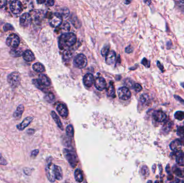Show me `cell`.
Instances as JSON below:
<instances>
[{"label":"cell","instance_id":"cell-52","mask_svg":"<svg viewBox=\"0 0 184 183\" xmlns=\"http://www.w3.org/2000/svg\"><path fill=\"white\" fill-rule=\"evenodd\" d=\"M132 51H133V48L131 46H128L125 49V52L127 53H130L132 52Z\"/></svg>","mask_w":184,"mask_h":183},{"label":"cell","instance_id":"cell-22","mask_svg":"<svg viewBox=\"0 0 184 183\" xmlns=\"http://www.w3.org/2000/svg\"><path fill=\"white\" fill-rule=\"evenodd\" d=\"M51 116H52V117L54 121H55L56 124L58 126V127L60 129H61L62 130H63V124H62V123L61 120H60V119L59 117L58 116V115L56 114V112L54 111L51 112Z\"/></svg>","mask_w":184,"mask_h":183},{"label":"cell","instance_id":"cell-27","mask_svg":"<svg viewBox=\"0 0 184 183\" xmlns=\"http://www.w3.org/2000/svg\"><path fill=\"white\" fill-rule=\"evenodd\" d=\"M107 95L109 97H115V88H114V86L113 84L112 83H110L109 85L108 88L107 90Z\"/></svg>","mask_w":184,"mask_h":183},{"label":"cell","instance_id":"cell-14","mask_svg":"<svg viewBox=\"0 0 184 183\" xmlns=\"http://www.w3.org/2000/svg\"><path fill=\"white\" fill-rule=\"evenodd\" d=\"M33 117H28L23 120L20 124L17 125L16 127L20 131H23L26 127H28L30 124L33 120Z\"/></svg>","mask_w":184,"mask_h":183},{"label":"cell","instance_id":"cell-11","mask_svg":"<svg viewBox=\"0 0 184 183\" xmlns=\"http://www.w3.org/2000/svg\"><path fill=\"white\" fill-rule=\"evenodd\" d=\"M56 110L59 115H61L62 117L65 118L68 116L69 111L65 105L62 103L58 104L56 106Z\"/></svg>","mask_w":184,"mask_h":183},{"label":"cell","instance_id":"cell-35","mask_svg":"<svg viewBox=\"0 0 184 183\" xmlns=\"http://www.w3.org/2000/svg\"><path fill=\"white\" fill-rule=\"evenodd\" d=\"M59 13L62 16L66 18L69 16V11L67 8H63L61 10V13Z\"/></svg>","mask_w":184,"mask_h":183},{"label":"cell","instance_id":"cell-15","mask_svg":"<svg viewBox=\"0 0 184 183\" xmlns=\"http://www.w3.org/2000/svg\"><path fill=\"white\" fill-rule=\"evenodd\" d=\"M37 80L40 84L42 85L44 87H49L50 85H51V82L49 79L44 74H40Z\"/></svg>","mask_w":184,"mask_h":183},{"label":"cell","instance_id":"cell-50","mask_svg":"<svg viewBox=\"0 0 184 183\" xmlns=\"http://www.w3.org/2000/svg\"><path fill=\"white\" fill-rule=\"evenodd\" d=\"M38 154H39V150H38V149L33 150L31 153V156L33 157H36Z\"/></svg>","mask_w":184,"mask_h":183},{"label":"cell","instance_id":"cell-12","mask_svg":"<svg viewBox=\"0 0 184 183\" xmlns=\"http://www.w3.org/2000/svg\"><path fill=\"white\" fill-rule=\"evenodd\" d=\"M152 117L155 121L159 122L164 121L167 118L166 115L161 111H156L153 113Z\"/></svg>","mask_w":184,"mask_h":183},{"label":"cell","instance_id":"cell-3","mask_svg":"<svg viewBox=\"0 0 184 183\" xmlns=\"http://www.w3.org/2000/svg\"><path fill=\"white\" fill-rule=\"evenodd\" d=\"M7 80L11 87L13 88H17L19 86L21 83L20 74L18 72H13L8 75Z\"/></svg>","mask_w":184,"mask_h":183},{"label":"cell","instance_id":"cell-41","mask_svg":"<svg viewBox=\"0 0 184 183\" xmlns=\"http://www.w3.org/2000/svg\"><path fill=\"white\" fill-rule=\"evenodd\" d=\"M72 23L73 25L76 27V28H78L80 26V25H79V20L77 19V18L76 17H73V19L72 20Z\"/></svg>","mask_w":184,"mask_h":183},{"label":"cell","instance_id":"cell-45","mask_svg":"<svg viewBox=\"0 0 184 183\" xmlns=\"http://www.w3.org/2000/svg\"><path fill=\"white\" fill-rule=\"evenodd\" d=\"M179 8L180 9L181 11L184 12V1H177L176 2Z\"/></svg>","mask_w":184,"mask_h":183},{"label":"cell","instance_id":"cell-44","mask_svg":"<svg viewBox=\"0 0 184 183\" xmlns=\"http://www.w3.org/2000/svg\"><path fill=\"white\" fill-rule=\"evenodd\" d=\"M142 63L147 68H149L150 66V62L146 58H144L142 60Z\"/></svg>","mask_w":184,"mask_h":183},{"label":"cell","instance_id":"cell-23","mask_svg":"<svg viewBox=\"0 0 184 183\" xmlns=\"http://www.w3.org/2000/svg\"><path fill=\"white\" fill-rule=\"evenodd\" d=\"M33 68L35 72H45V70L44 65L40 62H36V63H34L33 65Z\"/></svg>","mask_w":184,"mask_h":183},{"label":"cell","instance_id":"cell-24","mask_svg":"<svg viewBox=\"0 0 184 183\" xmlns=\"http://www.w3.org/2000/svg\"><path fill=\"white\" fill-rule=\"evenodd\" d=\"M74 178L76 181L79 183H81L84 180L82 171L79 169H76L74 171Z\"/></svg>","mask_w":184,"mask_h":183},{"label":"cell","instance_id":"cell-30","mask_svg":"<svg viewBox=\"0 0 184 183\" xmlns=\"http://www.w3.org/2000/svg\"><path fill=\"white\" fill-rule=\"evenodd\" d=\"M63 60L64 61H67L72 58V53L69 50H67V51H65L64 52V53H63Z\"/></svg>","mask_w":184,"mask_h":183},{"label":"cell","instance_id":"cell-25","mask_svg":"<svg viewBox=\"0 0 184 183\" xmlns=\"http://www.w3.org/2000/svg\"><path fill=\"white\" fill-rule=\"evenodd\" d=\"M171 127H172L171 122L166 121L162 127V131L163 132V133L164 134H168V133L171 130Z\"/></svg>","mask_w":184,"mask_h":183},{"label":"cell","instance_id":"cell-51","mask_svg":"<svg viewBox=\"0 0 184 183\" xmlns=\"http://www.w3.org/2000/svg\"><path fill=\"white\" fill-rule=\"evenodd\" d=\"M7 1L6 0H0V8H2L5 7L7 4Z\"/></svg>","mask_w":184,"mask_h":183},{"label":"cell","instance_id":"cell-8","mask_svg":"<svg viewBox=\"0 0 184 183\" xmlns=\"http://www.w3.org/2000/svg\"><path fill=\"white\" fill-rule=\"evenodd\" d=\"M63 22L62 16L59 13H53L49 20L50 25L53 27L60 26Z\"/></svg>","mask_w":184,"mask_h":183},{"label":"cell","instance_id":"cell-37","mask_svg":"<svg viewBox=\"0 0 184 183\" xmlns=\"http://www.w3.org/2000/svg\"><path fill=\"white\" fill-rule=\"evenodd\" d=\"M109 52V46H105L101 51V54L103 56H106L108 54Z\"/></svg>","mask_w":184,"mask_h":183},{"label":"cell","instance_id":"cell-40","mask_svg":"<svg viewBox=\"0 0 184 183\" xmlns=\"http://www.w3.org/2000/svg\"><path fill=\"white\" fill-rule=\"evenodd\" d=\"M126 82H125V85H127V88H130L133 89L134 88V86L135 85V84L134 83V82L132 81L130 79H127L125 80Z\"/></svg>","mask_w":184,"mask_h":183},{"label":"cell","instance_id":"cell-47","mask_svg":"<svg viewBox=\"0 0 184 183\" xmlns=\"http://www.w3.org/2000/svg\"><path fill=\"white\" fill-rule=\"evenodd\" d=\"M181 180L178 178H173L171 180H168L166 181V183H181Z\"/></svg>","mask_w":184,"mask_h":183},{"label":"cell","instance_id":"cell-20","mask_svg":"<svg viewBox=\"0 0 184 183\" xmlns=\"http://www.w3.org/2000/svg\"><path fill=\"white\" fill-rule=\"evenodd\" d=\"M24 111V107L23 105L21 104L18 106L16 111L13 113V116L14 118L17 119H20L22 117L23 112Z\"/></svg>","mask_w":184,"mask_h":183},{"label":"cell","instance_id":"cell-21","mask_svg":"<svg viewBox=\"0 0 184 183\" xmlns=\"http://www.w3.org/2000/svg\"><path fill=\"white\" fill-rule=\"evenodd\" d=\"M54 172H55L56 179L58 180H61L63 179V171H62L61 167L55 165Z\"/></svg>","mask_w":184,"mask_h":183},{"label":"cell","instance_id":"cell-34","mask_svg":"<svg viewBox=\"0 0 184 183\" xmlns=\"http://www.w3.org/2000/svg\"><path fill=\"white\" fill-rule=\"evenodd\" d=\"M10 54L12 56L18 57L21 56L22 52L20 50H18V49H13L10 51Z\"/></svg>","mask_w":184,"mask_h":183},{"label":"cell","instance_id":"cell-16","mask_svg":"<svg viewBox=\"0 0 184 183\" xmlns=\"http://www.w3.org/2000/svg\"><path fill=\"white\" fill-rule=\"evenodd\" d=\"M94 76L91 74H87L85 75L84 76V79H83V81H84V84H85V86L87 87H91L93 83H94Z\"/></svg>","mask_w":184,"mask_h":183},{"label":"cell","instance_id":"cell-17","mask_svg":"<svg viewBox=\"0 0 184 183\" xmlns=\"http://www.w3.org/2000/svg\"><path fill=\"white\" fill-rule=\"evenodd\" d=\"M181 147L182 144L179 139L173 141L170 144V147L172 151H173V152L180 151Z\"/></svg>","mask_w":184,"mask_h":183},{"label":"cell","instance_id":"cell-32","mask_svg":"<svg viewBox=\"0 0 184 183\" xmlns=\"http://www.w3.org/2000/svg\"><path fill=\"white\" fill-rule=\"evenodd\" d=\"M140 101L142 104H146L149 101V96L146 94H143L140 97Z\"/></svg>","mask_w":184,"mask_h":183},{"label":"cell","instance_id":"cell-48","mask_svg":"<svg viewBox=\"0 0 184 183\" xmlns=\"http://www.w3.org/2000/svg\"><path fill=\"white\" fill-rule=\"evenodd\" d=\"M23 172L27 176H30L31 174L32 170L31 169H30L29 168H24L23 169Z\"/></svg>","mask_w":184,"mask_h":183},{"label":"cell","instance_id":"cell-29","mask_svg":"<svg viewBox=\"0 0 184 183\" xmlns=\"http://www.w3.org/2000/svg\"><path fill=\"white\" fill-rule=\"evenodd\" d=\"M66 134L68 137H73L74 136V128L72 125H69L67 126L66 129Z\"/></svg>","mask_w":184,"mask_h":183},{"label":"cell","instance_id":"cell-2","mask_svg":"<svg viewBox=\"0 0 184 183\" xmlns=\"http://www.w3.org/2000/svg\"><path fill=\"white\" fill-rule=\"evenodd\" d=\"M63 154L71 166L72 168L76 167L78 161L76 154L68 149H64L63 150Z\"/></svg>","mask_w":184,"mask_h":183},{"label":"cell","instance_id":"cell-58","mask_svg":"<svg viewBox=\"0 0 184 183\" xmlns=\"http://www.w3.org/2000/svg\"><path fill=\"white\" fill-rule=\"evenodd\" d=\"M179 140L181 142V144H182V145H184V137H181L180 139H179Z\"/></svg>","mask_w":184,"mask_h":183},{"label":"cell","instance_id":"cell-4","mask_svg":"<svg viewBox=\"0 0 184 183\" xmlns=\"http://www.w3.org/2000/svg\"><path fill=\"white\" fill-rule=\"evenodd\" d=\"M73 65L78 68H85L87 65V60L86 56L83 54H80L76 56L73 61Z\"/></svg>","mask_w":184,"mask_h":183},{"label":"cell","instance_id":"cell-1","mask_svg":"<svg viewBox=\"0 0 184 183\" xmlns=\"http://www.w3.org/2000/svg\"><path fill=\"white\" fill-rule=\"evenodd\" d=\"M76 42V36L72 32L65 33L62 34L59 40V47L60 49H64L74 45Z\"/></svg>","mask_w":184,"mask_h":183},{"label":"cell","instance_id":"cell-7","mask_svg":"<svg viewBox=\"0 0 184 183\" xmlns=\"http://www.w3.org/2000/svg\"><path fill=\"white\" fill-rule=\"evenodd\" d=\"M10 9L14 14H20L23 11V5L19 1H13L10 2Z\"/></svg>","mask_w":184,"mask_h":183},{"label":"cell","instance_id":"cell-31","mask_svg":"<svg viewBox=\"0 0 184 183\" xmlns=\"http://www.w3.org/2000/svg\"><path fill=\"white\" fill-rule=\"evenodd\" d=\"M174 117L178 120H183L184 119V112L183 111L176 112L174 114Z\"/></svg>","mask_w":184,"mask_h":183},{"label":"cell","instance_id":"cell-43","mask_svg":"<svg viewBox=\"0 0 184 183\" xmlns=\"http://www.w3.org/2000/svg\"><path fill=\"white\" fill-rule=\"evenodd\" d=\"M133 89L135 90V92H141L142 90V87L141 85H140L139 84L135 83Z\"/></svg>","mask_w":184,"mask_h":183},{"label":"cell","instance_id":"cell-9","mask_svg":"<svg viewBox=\"0 0 184 183\" xmlns=\"http://www.w3.org/2000/svg\"><path fill=\"white\" fill-rule=\"evenodd\" d=\"M117 94L119 98L123 101L128 100L131 97V92L126 87H123L118 89Z\"/></svg>","mask_w":184,"mask_h":183},{"label":"cell","instance_id":"cell-57","mask_svg":"<svg viewBox=\"0 0 184 183\" xmlns=\"http://www.w3.org/2000/svg\"><path fill=\"white\" fill-rule=\"evenodd\" d=\"M37 2L38 3V4H44V3H45V2H46V1H37Z\"/></svg>","mask_w":184,"mask_h":183},{"label":"cell","instance_id":"cell-5","mask_svg":"<svg viewBox=\"0 0 184 183\" xmlns=\"http://www.w3.org/2000/svg\"><path fill=\"white\" fill-rule=\"evenodd\" d=\"M7 45L13 49H17L20 44V38L16 34L12 33L7 37Z\"/></svg>","mask_w":184,"mask_h":183},{"label":"cell","instance_id":"cell-13","mask_svg":"<svg viewBox=\"0 0 184 183\" xmlns=\"http://www.w3.org/2000/svg\"><path fill=\"white\" fill-rule=\"evenodd\" d=\"M95 86L99 91H102L106 87L105 79L101 77H97L95 80Z\"/></svg>","mask_w":184,"mask_h":183},{"label":"cell","instance_id":"cell-36","mask_svg":"<svg viewBox=\"0 0 184 183\" xmlns=\"http://www.w3.org/2000/svg\"><path fill=\"white\" fill-rule=\"evenodd\" d=\"M176 160L178 164L182 167H184V155L177 157Z\"/></svg>","mask_w":184,"mask_h":183},{"label":"cell","instance_id":"cell-59","mask_svg":"<svg viewBox=\"0 0 184 183\" xmlns=\"http://www.w3.org/2000/svg\"><path fill=\"white\" fill-rule=\"evenodd\" d=\"M130 2H131L130 1H126V2H125V3L127 4H130Z\"/></svg>","mask_w":184,"mask_h":183},{"label":"cell","instance_id":"cell-49","mask_svg":"<svg viewBox=\"0 0 184 183\" xmlns=\"http://www.w3.org/2000/svg\"><path fill=\"white\" fill-rule=\"evenodd\" d=\"M63 29L65 30V31H69L70 29V25L69 23L68 22H65L64 23L63 25Z\"/></svg>","mask_w":184,"mask_h":183},{"label":"cell","instance_id":"cell-56","mask_svg":"<svg viewBox=\"0 0 184 183\" xmlns=\"http://www.w3.org/2000/svg\"><path fill=\"white\" fill-rule=\"evenodd\" d=\"M35 132V130L33 129H29L28 131H27V133L30 135H31V134H33Z\"/></svg>","mask_w":184,"mask_h":183},{"label":"cell","instance_id":"cell-26","mask_svg":"<svg viewBox=\"0 0 184 183\" xmlns=\"http://www.w3.org/2000/svg\"><path fill=\"white\" fill-rule=\"evenodd\" d=\"M172 171H173V172L178 177H181V178H183L184 177V170H181L180 168H178L176 166H174L173 167V169H172Z\"/></svg>","mask_w":184,"mask_h":183},{"label":"cell","instance_id":"cell-19","mask_svg":"<svg viewBox=\"0 0 184 183\" xmlns=\"http://www.w3.org/2000/svg\"><path fill=\"white\" fill-rule=\"evenodd\" d=\"M23 58L27 62H31L35 59L34 54L30 50H26L23 53Z\"/></svg>","mask_w":184,"mask_h":183},{"label":"cell","instance_id":"cell-55","mask_svg":"<svg viewBox=\"0 0 184 183\" xmlns=\"http://www.w3.org/2000/svg\"><path fill=\"white\" fill-rule=\"evenodd\" d=\"M157 65H158V67L159 68V69L163 72V69H164V67H163V65H161V62L157 61Z\"/></svg>","mask_w":184,"mask_h":183},{"label":"cell","instance_id":"cell-60","mask_svg":"<svg viewBox=\"0 0 184 183\" xmlns=\"http://www.w3.org/2000/svg\"><path fill=\"white\" fill-rule=\"evenodd\" d=\"M155 183H158V181H156V182H155Z\"/></svg>","mask_w":184,"mask_h":183},{"label":"cell","instance_id":"cell-6","mask_svg":"<svg viewBox=\"0 0 184 183\" xmlns=\"http://www.w3.org/2000/svg\"><path fill=\"white\" fill-rule=\"evenodd\" d=\"M54 166H55L54 164H53L51 162H49L46 164L45 167L46 176L50 182L52 183H54L56 180Z\"/></svg>","mask_w":184,"mask_h":183},{"label":"cell","instance_id":"cell-38","mask_svg":"<svg viewBox=\"0 0 184 183\" xmlns=\"http://www.w3.org/2000/svg\"><path fill=\"white\" fill-rule=\"evenodd\" d=\"M3 29H4V31L5 32H7L8 31H11V30H14L13 26H12V25H11L9 23L5 24L4 26Z\"/></svg>","mask_w":184,"mask_h":183},{"label":"cell","instance_id":"cell-54","mask_svg":"<svg viewBox=\"0 0 184 183\" xmlns=\"http://www.w3.org/2000/svg\"><path fill=\"white\" fill-rule=\"evenodd\" d=\"M46 5L47 6H49V7H51V6H53V5H54V1H46Z\"/></svg>","mask_w":184,"mask_h":183},{"label":"cell","instance_id":"cell-28","mask_svg":"<svg viewBox=\"0 0 184 183\" xmlns=\"http://www.w3.org/2000/svg\"><path fill=\"white\" fill-rule=\"evenodd\" d=\"M141 173L142 176L144 177V178L149 176L150 171H149L148 167L146 165H143L141 169Z\"/></svg>","mask_w":184,"mask_h":183},{"label":"cell","instance_id":"cell-46","mask_svg":"<svg viewBox=\"0 0 184 183\" xmlns=\"http://www.w3.org/2000/svg\"><path fill=\"white\" fill-rule=\"evenodd\" d=\"M8 163L6 160L4 158L2 155L0 154V165H6Z\"/></svg>","mask_w":184,"mask_h":183},{"label":"cell","instance_id":"cell-18","mask_svg":"<svg viewBox=\"0 0 184 183\" xmlns=\"http://www.w3.org/2000/svg\"><path fill=\"white\" fill-rule=\"evenodd\" d=\"M116 54L115 51H112L109 52L105 58V62L108 65H112L115 62Z\"/></svg>","mask_w":184,"mask_h":183},{"label":"cell","instance_id":"cell-42","mask_svg":"<svg viewBox=\"0 0 184 183\" xmlns=\"http://www.w3.org/2000/svg\"><path fill=\"white\" fill-rule=\"evenodd\" d=\"M33 84H35V85H36V87L37 88L40 89L42 90L44 89V87H43L42 85H41L40 84V83H39V82L38 81V80H36V79L33 80Z\"/></svg>","mask_w":184,"mask_h":183},{"label":"cell","instance_id":"cell-53","mask_svg":"<svg viewBox=\"0 0 184 183\" xmlns=\"http://www.w3.org/2000/svg\"><path fill=\"white\" fill-rule=\"evenodd\" d=\"M174 97L178 101L180 102V103H181L182 104H183L184 105V101L182 98H180V97L179 96H174Z\"/></svg>","mask_w":184,"mask_h":183},{"label":"cell","instance_id":"cell-10","mask_svg":"<svg viewBox=\"0 0 184 183\" xmlns=\"http://www.w3.org/2000/svg\"><path fill=\"white\" fill-rule=\"evenodd\" d=\"M32 22V17L30 13H24L20 17V25L22 27H26L30 26Z\"/></svg>","mask_w":184,"mask_h":183},{"label":"cell","instance_id":"cell-33","mask_svg":"<svg viewBox=\"0 0 184 183\" xmlns=\"http://www.w3.org/2000/svg\"><path fill=\"white\" fill-rule=\"evenodd\" d=\"M45 100H46V101H47V102L51 103V102H52V101L54 100L55 97H54V95H53L52 93L49 92L48 94H47V95L45 96Z\"/></svg>","mask_w":184,"mask_h":183},{"label":"cell","instance_id":"cell-39","mask_svg":"<svg viewBox=\"0 0 184 183\" xmlns=\"http://www.w3.org/2000/svg\"><path fill=\"white\" fill-rule=\"evenodd\" d=\"M177 135L180 137H184V127L179 126L177 128Z\"/></svg>","mask_w":184,"mask_h":183}]
</instances>
